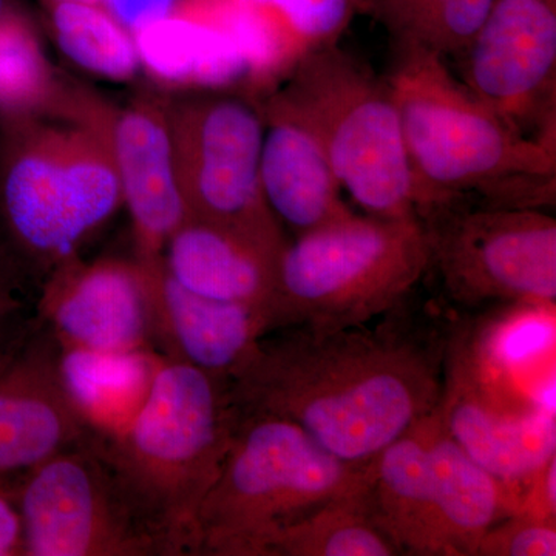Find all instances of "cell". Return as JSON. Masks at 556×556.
<instances>
[{
	"label": "cell",
	"mask_w": 556,
	"mask_h": 556,
	"mask_svg": "<svg viewBox=\"0 0 556 556\" xmlns=\"http://www.w3.org/2000/svg\"><path fill=\"white\" fill-rule=\"evenodd\" d=\"M408 299L375 327L263 336L229 379L240 417L288 420L339 459L367 466L441 401L450 329Z\"/></svg>",
	"instance_id": "6da1fadb"
},
{
	"label": "cell",
	"mask_w": 556,
	"mask_h": 556,
	"mask_svg": "<svg viewBox=\"0 0 556 556\" xmlns=\"http://www.w3.org/2000/svg\"><path fill=\"white\" fill-rule=\"evenodd\" d=\"M386 76L401 118L422 218L448 204L546 208L556 148L511 130L431 51L393 49Z\"/></svg>",
	"instance_id": "7a4b0ae2"
},
{
	"label": "cell",
	"mask_w": 556,
	"mask_h": 556,
	"mask_svg": "<svg viewBox=\"0 0 556 556\" xmlns=\"http://www.w3.org/2000/svg\"><path fill=\"white\" fill-rule=\"evenodd\" d=\"M239 424L229 382L161 356L129 426L94 438L127 506L164 556L195 555L197 517Z\"/></svg>",
	"instance_id": "3957f363"
},
{
	"label": "cell",
	"mask_w": 556,
	"mask_h": 556,
	"mask_svg": "<svg viewBox=\"0 0 556 556\" xmlns=\"http://www.w3.org/2000/svg\"><path fill=\"white\" fill-rule=\"evenodd\" d=\"M123 204L112 152L75 91L46 115L0 123L3 254L40 278L78 255Z\"/></svg>",
	"instance_id": "277c9868"
},
{
	"label": "cell",
	"mask_w": 556,
	"mask_h": 556,
	"mask_svg": "<svg viewBox=\"0 0 556 556\" xmlns=\"http://www.w3.org/2000/svg\"><path fill=\"white\" fill-rule=\"evenodd\" d=\"M430 269L419 217L357 215L288 241L268 332L361 327L396 308Z\"/></svg>",
	"instance_id": "5b68a950"
},
{
	"label": "cell",
	"mask_w": 556,
	"mask_h": 556,
	"mask_svg": "<svg viewBox=\"0 0 556 556\" xmlns=\"http://www.w3.org/2000/svg\"><path fill=\"white\" fill-rule=\"evenodd\" d=\"M364 473L288 420L240 417L197 517L195 555L269 556L288 527L350 492Z\"/></svg>",
	"instance_id": "8992f818"
},
{
	"label": "cell",
	"mask_w": 556,
	"mask_h": 556,
	"mask_svg": "<svg viewBox=\"0 0 556 556\" xmlns=\"http://www.w3.org/2000/svg\"><path fill=\"white\" fill-rule=\"evenodd\" d=\"M274 89L316 135L342 190L365 214L417 217L401 118L386 76L336 43L306 51Z\"/></svg>",
	"instance_id": "52a82bcc"
},
{
	"label": "cell",
	"mask_w": 556,
	"mask_h": 556,
	"mask_svg": "<svg viewBox=\"0 0 556 556\" xmlns=\"http://www.w3.org/2000/svg\"><path fill=\"white\" fill-rule=\"evenodd\" d=\"M178 188L188 217L203 219L283 252L260 178L263 116L257 101L228 90H203L167 102Z\"/></svg>",
	"instance_id": "ba28073f"
},
{
	"label": "cell",
	"mask_w": 556,
	"mask_h": 556,
	"mask_svg": "<svg viewBox=\"0 0 556 556\" xmlns=\"http://www.w3.org/2000/svg\"><path fill=\"white\" fill-rule=\"evenodd\" d=\"M450 302L556 305V219L544 208L453 203L420 218Z\"/></svg>",
	"instance_id": "9c48e42d"
},
{
	"label": "cell",
	"mask_w": 556,
	"mask_h": 556,
	"mask_svg": "<svg viewBox=\"0 0 556 556\" xmlns=\"http://www.w3.org/2000/svg\"><path fill=\"white\" fill-rule=\"evenodd\" d=\"M25 556H156L94 438L17 479Z\"/></svg>",
	"instance_id": "30bf717a"
},
{
	"label": "cell",
	"mask_w": 556,
	"mask_h": 556,
	"mask_svg": "<svg viewBox=\"0 0 556 556\" xmlns=\"http://www.w3.org/2000/svg\"><path fill=\"white\" fill-rule=\"evenodd\" d=\"M456 62L511 130L556 148V0H493Z\"/></svg>",
	"instance_id": "8fae6325"
},
{
	"label": "cell",
	"mask_w": 556,
	"mask_h": 556,
	"mask_svg": "<svg viewBox=\"0 0 556 556\" xmlns=\"http://www.w3.org/2000/svg\"><path fill=\"white\" fill-rule=\"evenodd\" d=\"M36 317L64 350L160 354L148 269L137 257L65 260L42 278Z\"/></svg>",
	"instance_id": "7c38bea8"
},
{
	"label": "cell",
	"mask_w": 556,
	"mask_h": 556,
	"mask_svg": "<svg viewBox=\"0 0 556 556\" xmlns=\"http://www.w3.org/2000/svg\"><path fill=\"white\" fill-rule=\"evenodd\" d=\"M91 438L62 379L56 340L28 318L0 350V478L20 479Z\"/></svg>",
	"instance_id": "4fadbf2b"
},
{
	"label": "cell",
	"mask_w": 556,
	"mask_h": 556,
	"mask_svg": "<svg viewBox=\"0 0 556 556\" xmlns=\"http://www.w3.org/2000/svg\"><path fill=\"white\" fill-rule=\"evenodd\" d=\"M438 413L450 437L510 490L515 503L522 486L556 456L555 413L519 407L493 393L452 327Z\"/></svg>",
	"instance_id": "5bb4252c"
},
{
	"label": "cell",
	"mask_w": 556,
	"mask_h": 556,
	"mask_svg": "<svg viewBox=\"0 0 556 556\" xmlns=\"http://www.w3.org/2000/svg\"><path fill=\"white\" fill-rule=\"evenodd\" d=\"M76 98L108 139L134 226L135 257L159 262L172 233L188 218L175 170L167 101L144 97L126 108H110L87 93L76 91Z\"/></svg>",
	"instance_id": "9a60e30c"
},
{
	"label": "cell",
	"mask_w": 556,
	"mask_h": 556,
	"mask_svg": "<svg viewBox=\"0 0 556 556\" xmlns=\"http://www.w3.org/2000/svg\"><path fill=\"white\" fill-rule=\"evenodd\" d=\"M263 116L260 178L274 217L294 237L353 215L316 135L276 89L258 102Z\"/></svg>",
	"instance_id": "2e32d148"
},
{
	"label": "cell",
	"mask_w": 556,
	"mask_h": 556,
	"mask_svg": "<svg viewBox=\"0 0 556 556\" xmlns=\"http://www.w3.org/2000/svg\"><path fill=\"white\" fill-rule=\"evenodd\" d=\"M142 265L148 269L160 356L229 382L255 343L268 334L265 311L193 294L167 274L161 258Z\"/></svg>",
	"instance_id": "e0dca14e"
},
{
	"label": "cell",
	"mask_w": 556,
	"mask_h": 556,
	"mask_svg": "<svg viewBox=\"0 0 556 556\" xmlns=\"http://www.w3.org/2000/svg\"><path fill=\"white\" fill-rule=\"evenodd\" d=\"M280 255L239 232L188 217L167 240L161 262L193 294L265 311L269 328Z\"/></svg>",
	"instance_id": "ac0fdd59"
},
{
	"label": "cell",
	"mask_w": 556,
	"mask_h": 556,
	"mask_svg": "<svg viewBox=\"0 0 556 556\" xmlns=\"http://www.w3.org/2000/svg\"><path fill=\"white\" fill-rule=\"evenodd\" d=\"M434 412L365 466L369 517L399 555L439 556L430 455Z\"/></svg>",
	"instance_id": "d6986e66"
},
{
	"label": "cell",
	"mask_w": 556,
	"mask_h": 556,
	"mask_svg": "<svg viewBox=\"0 0 556 556\" xmlns=\"http://www.w3.org/2000/svg\"><path fill=\"white\" fill-rule=\"evenodd\" d=\"M430 455L439 556H475L486 530L514 514L515 497L450 437L438 408Z\"/></svg>",
	"instance_id": "ffe728a7"
},
{
	"label": "cell",
	"mask_w": 556,
	"mask_h": 556,
	"mask_svg": "<svg viewBox=\"0 0 556 556\" xmlns=\"http://www.w3.org/2000/svg\"><path fill=\"white\" fill-rule=\"evenodd\" d=\"M134 39L139 65L163 86L203 91L251 84V68L237 43L188 10L148 25Z\"/></svg>",
	"instance_id": "44dd1931"
},
{
	"label": "cell",
	"mask_w": 556,
	"mask_h": 556,
	"mask_svg": "<svg viewBox=\"0 0 556 556\" xmlns=\"http://www.w3.org/2000/svg\"><path fill=\"white\" fill-rule=\"evenodd\" d=\"M160 354L87 353L60 348L62 379L94 438L118 434L141 408Z\"/></svg>",
	"instance_id": "7402d4cb"
},
{
	"label": "cell",
	"mask_w": 556,
	"mask_h": 556,
	"mask_svg": "<svg viewBox=\"0 0 556 556\" xmlns=\"http://www.w3.org/2000/svg\"><path fill=\"white\" fill-rule=\"evenodd\" d=\"M493 0H364L362 13L382 25L393 49L415 47L457 60Z\"/></svg>",
	"instance_id": "603a6c76"
},
{
	"label": "cell",
	"mask_w": 556,
	"mask_h": 556,
	"mask_svg": "<svg viewBox=\"0 0 556 556\" xmlns=\"http://www.w3.org/2000/svg\"><path fill=\"white\" fill-rule=\"evenodd\" d=\"M361 484L288 527L269 556H396L397 548L369 517Z\"/></svg>",
	"instance_id": "cb8c5ba5"
},
{
	"label": "cell",
	"mask_w": 556,
	"mask_h": 556,
	"mask_svg": "<svg viewBox=\"0 0 556 556\" xmlns=\"http://www.w3.org/2000/svg\"><path fill=\"white\" fill-rule=\"evenodd\" d=\"M67 89L54 75L30 22L20 11L0 20V123L61 108Z\"/></svg>",
	"instance_id": "d4e9b609"
},
{
	"label": "cell",
	"mask_w": 556,
	"mask_h": 556,
	"mask_svg": "<svg viewBox=\"0 0 556 556\" xmlns=\"http://www.w3.org/2000/svg\"><path fill=\"white\" fill-rule=\"evenodd\" d=\"M51 31L73 64L112 80L135 78L141 68L134 35L98 3H49Z\"/></svg>",
	"instance_id": "484cf974"
},
{
	"label": "cell",
	"mask_w": 556,
	"mask_h": 556,
	"mask_svg": "<svg viewBox=\"0 0 556 556\" xmlns=\"http://www.w3.org/2000/svg\"><path fill=\"white\" fill-rule=\"evenodd\" d=\"M276 28L292 65L306 51L336 46L364 0H248Z\"/></svg>",
	"instance_id": "4316f807"
},
{
	"label": "cell",
	"mask_w": 556,
	"mask_h": 556,
	"mask_svg": "<svg viewBox=\"0 0 556 556\" xmlns=\"http://www.w3.org/2000/svg\"><path fill=\"white\" fill-rule=\"evenodd\" d=\"M556 522L508 515L479 540L475 556H555Z\"/></svg>",
	"instance_id": "83f0119b"
},
{
	"label": "cell",
	"mask_w": 556,
	"mask_h": 556,
	"mask_svg": "<svg viewBox=\"0 0 556 556\" xmlns=\"http://www.w3.org/2000/svg\"><path fill=\"white\" fill-rule=\"evenodd\" d=\"M511 515L556 522V456L522 486Z\"/></svg>",
	"instance_id": "f1b7e54d"
},
{
	"label": "cell",
	"mask_w": 556,
	"mask_h": 556,
	"mask_svg": "<svg viewBox=\"0 0 556 556\" xmlns=\"http://www.w3.org/2000/svg\"><path fill=\"white\" fill-rule=\"evenodd\" d=\"M21 270L0 254V350L27 324L21 294Z\"/></svg>",
	"instance_id": "f546056e"
},
{
	"label": "cell",
	"mask_w": 556,
	"mask_h": 556,
	"mask_svg": "<svg viewBox=\"0 0 556 556\" xmlns=\"http://www.w3.org/2000/svg\"><path fill=\"white\" fill-rule=\"evenodd\" d=\"M181 3L182 0H101L100 5L135 35L148 25L172 16Z\"/></svg>",
	"instance_id": "4dcf8cb0"
},
{
	"label": "cell",
	"mask_w": 556,
	"mask_h": 556,
	"mask_svg": "<svg viewBox=\"0 0 556 556\" xmlns=\"http://www.w3.org/2000/svg\"><path fill=\"white\" fill-rule=\"evenodd\" d=\"M0 556H25L17 479L0 478Z\"/></svg>",
	"instance_id": "1f68e13d"
},
{
	"label": "cell",
	"mask_w": 556,
	"mask_h": 556,
	"mask_svg": "<svg viewBox=\"0 0 556 556\" xmlns=\"http://www.w3.org/2000/svg\"><path fill=\"white\" fill-rule=\"evenodd\" d=\"M13 11H16V9H13V5H11L10 0H0V20H2V17H5L7 14L13 13Z\"/></svg>",
	"instance_id": "d6a6232c"
},
{
	"label": "cell",
	"mask_w": 556,
	"mask_h": 556,
	"mask_svg": "<svg viewBox=\"0 0 556 556\" xmlns=\"http://www.w3.org/2000/svg\"><path fill=\"white\" fill-rule=\"evenodd\" d=\"M54 2H86V3H98L100 5L101 0H47V3Z\"/></svg>",
	"instance_id": "836d02e7"
}]
</instances>
